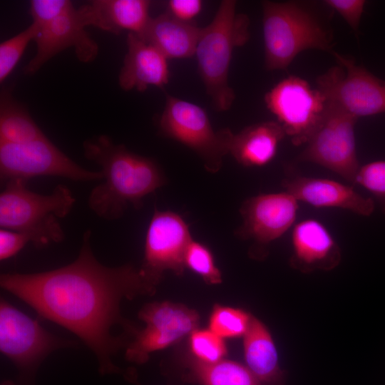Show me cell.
Segmentation results:
<instances>
[{"mask_svg": "<svg viewBox=\"0 0 385 385\" xmlns=\"http://www.w3.org/2000/svg\"><path fill=\"white\" fill-rule=\"evenodd\" d=\"M127 53L118 76L120 88L144 91L149 86L164 87L170 80L168 58L133 33L127 36Z\"/></svg>", "mask_w": 385, "mask_h": 385, "instance_id": "obj_18", "label": "cell"}, {"mask_svg": "<svg viewBox=\"0 0 385 385\" xmlns=\"http://www.w3.org/2000/svg\"><path fill=\"white\" fill-rule=\"evenodd\" d=\"M159 127L163 135L195 152L211 173L220 170L230 153L234 133L229 128L215 130L205 111L188 101L167 95Z\"/></svg>", "mask_w": 385, "mask_h": 385, "instance_id": "obj_7", "label": "cell"}, {"mask_svg": "<svg viewBox=\"0 0 385 385\" xmlns=\"http://www.w3.org/2000/svg\"><path fill=\"white\" fill-rule=\"evenodd\" d=\"M354 183L369 191L385 213V160H375L361 165Z\"/></svg>", "mask_w": 385, "mask_h": 385, "instance_id": "obj_29", "label": "cell"}, {"mask_svg": "<svg viewBox=\"0 0 385 385\" xmlns=\"http://www.w3.org/2000/svg\"><path fill=\"white\" fill-rule=\"evenodd\" d=\"M298 210V200L285 190L249 197L240 207L242 223L235 233L257 247L267 246L294 225Z\"/></svg>", "mask_w": 385, "mask_h": 385, "instance_id": "obj_15", "label": "cell"}, {"mask_svg": "<svg viewBox=\"0 0 385 385\" xmlns=\"http://www.w3.org/2000/svg\"><path fill=\"white\" fill-rule=\"evenodd\" d=\"M262 6L267 70L287 68L299 53L306 50L333 51L330 30L304 4L264 1Z\"/></svg>", "mask_w": 385, "mask_h": 385, "instance_id": "obj_4", "label": "cell"}, {"mask_svg": "<svg viewBox=\"0 0 385 385\" xmlns=\"http://www.w3.org/2000/svg\"><path fill=\"white\" fill-rule=\"evenodd\" d=\"M265 102L296 146L307 143L322 122L328 104L317 88L295 76L278 82L265 94Z\"/></svg>", "mask_w": 385, "mask_h": 385, "instance_id": "obj_11", "label": "cell"}, {"mask_svg": "<svg viewBox=\"0 0 385 385\" xmlns=\"http://www.w3.org/2000/svg\"><path fill=\"white\" fill-rule=\"evenodd\" d=\"M190 346L195 358L212 363L225 359L227 346L222 337L210 329H195L190 334Z\"/></svg>", "mask_w": 385, "mask_h": 385, "instance_id": "obj_28", "label": "cell"}, {"mask_svg": "<svg viewBox=\"0 0 385 385\" xmlns=\"http://www.w3.org/2000/svg\"><path fill=\"white\" fill-rule=\"evenodd\" d=\"M57 176L74 181L103 179L101 171L84 168L58 148L46 136L33 141L0 142V177L4 183L12 180Z\"/></svg>", "mask_w": 385, "mask_h": 385, "instance_id": "obj_8", "label": "cell"}, {"mask_svg": "<svg viewBox=\"0 0 385 385\" xmlns=\"http://www.w3.org/2000/svg\"><path fill=\"white\" fill-rule=\"evenodd\" d=\"M37 33L36 25L33 22L28 28L0 44V82L11 73L26 48Z\"/></svg>", "mask_w": 385, "mask_h": 385, "instance_id": "obj_27", "label": "cell"}, {"mask_svg": "<svg viewBox=\"0 0 385 385\" xmlns=\"http://www.w3.org/2000/svg\"><path fill=\"white\" fill-rule=\"evenodd\" d=\"M181 379L200 385H260L246 365L225 359L212 363L190 359Z\"/></svg>", "mask_w": 385, "mask_h": 385, "instance_id": "obj_23", "label": "cell"}, {"mask_svg": "<svg viewBox=\"0 0 385 385\" xmlns=\"http://www.w3.org/2000/svg\"><path fill=\"white\" fill-rule=\"evenodd\" d=\"M147 0H95L79 8L85 22L104 31L140 36L151 17Z\"/></svg>", "mask_w": 385, "mask_h": 385, "instance_id": "obj_19", "label": "cell"}, {"mask_svg": "<svg viewBox=\"0 0 385 385\" xmlns=\"http://www.w3.org/2000/svg\"><path fill=\"white\" fill-rule=\"evenodd\" d=\"M247 367L260 385H284L285 374L279 364L272 337L266 326L252 317L243 336Z\"/></svg>", "mask_w": 385, "mask_h": 385, "instance_id": "obj_22", "label": "cell"}, {"mask_svg": "<svg viewBox=\"0 0 385 385\" xmlns=\"http://www.w3.org/2000/svg\"><path fill=\"white\" fill-rule=\"evenodd\" d=\"M236 1L222 0L212 21L202 28L197 45L199 74L214 108L228 111L235 93L228 82L232 53L250 38V19L236 11Z\"/></svg>", "mask_w": 385, "mask_h": 385, "instance_id": "obj_3", "label": "cell"}, {"mask_svg": "<svg viewBox=\"0 0 385 385\" xmlns=\"http://www.w3.org/2000/svg\"><path fill=\"white\" fill-rule=\"evenodd\" d=\"M192 240L189 227L180 215L155 209L146 231L140 268L158 284L167 270L182 274L185 255Z\"/></svg>", "mask_w": 385, "mask_h": 385, "instance_id": "obj_14", "label": "cell"}, {"mask_svg": "<svg viewBox=\"0 0 385 385\" xmlns=\"http://www.w3.org/2000/svg\"><path fill=\"white\" fill-rule=\"evenodd\" d=\"M338 65L317 77V88L328 102L356 118L385 113V81L333 51Z\"/></svg>", "mask_w": 385, "mask_h": 385, "instance_id": "obj_10", "label": "cell"}, {"mask_svg": "<svg viewBox=\"0 0 385 385\" xmlns=\"http://www.w3.org/2000/svg\"><path fill=\"white\" fill-rule=\"evenodd\" d=\"M138 317L145 326L137 329L125 348L126 359L138 364L145 363L151 353L190 334L197 329L200 321L196 311L170 302L146 304Z\"/></svg>", "mask_w": 385, "mask_h": 385, "instance_id": "obj_13", "label": "cell"}, {"mask_svg": "<svg viewBox=\"0 0 385 385\" xmlns=\"http://www.w3.org/2000/svg\"><path fill=\"white\" fill-rule=\"evenodd\" d=\"M86 230L76 259L63 267L37 273H2L0 285L33 308L39 317L78 337L96 355L101 373L118 371L113 356L127 344L116 326L134 335L136 329L120 312L123 299L153 294L158 285L140 268L108 267L94 255Z\"/></svg>", "mask_w": 385, "mask_h": 385, "instance_id": "obj_1", "label": "cell"}, {"mask_svg": "<svg viewBox=\"0 0 385 385\" xmlns=\"http://www.w3.org/2000/svg\"><path fill=\"white\" fill-rule=\"evenodd\" d=\"M75 345L52 334L36 319L1 298L0 351L21 370L32 371L51 352Z\"/></svg>", "mask_w": 385, "mask_h": 385, "instance_id": "obj_12", "label": "cell"}, {"mask_svg": "<svg viewBox=\"0 0 385 385\" xmlns=\"http://www.w3.org/2000/svg\"><path fill=\"white\" fill-rule=\"evenodd\" d=\"M0 193V227L28 235L36 247L58 243L65 237L60 223L72 210L76 198L64 185L48 195L29 190L26 182L12 180Z\"/></svg>", "mask_w": 385, "mask_h": 385, "instance_id": "obj_5", "label": "cell"}, {"mask_svg": "<svg viewBox=\"0 0 385 385\" xmlns=\"http://www.w3.org/2000/svg\"><path fill=\"white\" fill-rule=\"evenodd\" d=\"M29 242H31V239L28 235L19 231L1 228L0 260L4 261L15 256Z\"/></svg>", "mask_w": 385, "mask_h": 385, "instance_id": "obj_31", "label": "cell"}, {"mask_svg": "<svg viewBox=\"0 0 385 385\" xmlns=\"http://www.w3.org/2000/svg\"><path fill=\"white\" fill-rule=\"evenodd\" d=\"M86 158L101 167V183L88 197V206L99 217L115 220L129 206L138 209L143 198L166 183L165 175L153 159L115 144L106 135L86 140L83 143Z\"/></svg>", "mask_w": 385, "mask_h": 385, "instance_id": "obj_2", "label": "cell"}, {"mask_svg": "<svg viewBox=\"0 0 385 385\" xmlns=\"http://www.w3.org/2000/svg\"><path fill=\"white\" fill-rule=\"evenodd\" d=\"M285 136L277 121L252 124L233 134L230 153L243 166L262 167L274 158Z\"/></svg>", "mask_w": 385, "mask_h": 385, "instance_id": "obj_21", "label": "cell"}, {"mask_svg": "<svg viewBox=\"0 0 385 385\" xmlns=\"http://www.w3.org/2000/svg\"><path fill=\"white\" fill-rule=\"evenodd\" d=\"M202 28L173 17L168 12L151 18L139 36L168 58H185L195 54Z\"/></svg>", "mask_w": 385, "mask_h": 385, "instance_id": "obj_20", "label": "cell"}, {"mask_svg": "<svg viewBox=\"0 0 385 385\" xmlns=\"http://www.w3.org/2000/svg\"><path fill=\"white\" fill-rule=\"evenodd\" d=\"M282 185L298 202L315 207L339 208L361 216H370L375 209L373 198L334 180L294 175L284 178Z\"/></svg>", "mask_w": 385, "mask_h": 385, "instance_id": "obj_16", "label": "cell"}, {"mask_svg": "<svg viewBox=\"0 0 385 385\" xmlns=\"http://www.w3.org/2000/svg\"><path fill=\"white\" fill-rule=\"evenodd\" d=\"M291 266L302 272L329 271L341 262V249L328 228L314 218L302 220L292 227Z\"/></svg>", "mask_w": 385, "mask_h": 385, "instance_id": "obj_17", "label": "cell"}, {"mask_svg": "<svg viewBox=\"0 0 385 385\" xmlns=\"http://www.w3.org/2000/svg\"><path fill=\"white\" fill-rule=\"evenodd\" d=\"M324 4L336 11L354 33L359 30L360 20L364 10V0H326Z\"/></svg>", "mask_w": 385, "mask_h": 385, "instance_id": "obj_30", "label": "cell"}, {"mask_svg": "<svg viewBox=\"0 0 385 385\" xmlns=\"http://www.w3.org/2000/svg\"><path fill=\"white\" fill-rule=\"evenodd\" d=\"M202 7L200 0H170L168 3L167 12L178 20L190 22L200 14Z\"/></svg>", "mask_w": 385, "mask_h": 385, "instance_id": "obj_32", "label": "cell"}, {"mask_svg": "<svg viewBox=\"0 0 385 385\" xmlns=\"http://www.w3.org/2000/svg\"><path fill=\"white\" fill-rule=\"evenodd\" d=\"M184 262L185 267L200 275L207 283H221V272L211 251L205 245L192 240L187 248Z\"/></svg>", "mask_w": 385, "mask_h": 385, "instance_id": "obj_26", "label": "cell"}, {"mask_svg": "<svg viewBox=\"0 0 385 385\" xmlns=\"http://www.w3.org/2000/svg\"><path fill=\"white\" fill-rule=\"evenodd\" d=\"M29 11L37 27L36 53L25 66V73L34 74L52 57L71 47L82 62L96 58L98 45L86 32L87 25L80 9L71 1L33 0Z\"/></svg>", "mask_w": 385, "mask_h": 385, "instance_id": "obj_6", "label": "cell"}, {"mask_svg": "<svg viewBox=\"0 0 385 385\" xmlns=\"http://www.w3.org/2000/svg\"><path fill=\"white\" fill-rule=\"evenodd\" d=\"M252 317L240 309L215 306L210 317L209 327L222 339L239 337L247 332Z\"/></svg>", "mask_w": 385, "mask_h": 385, "instance_id": "obj_25", "label": "cell"}, {"mask_svg": "<svg viewBox=\"0 0 385 385\" xmlns=\"http://www.w3.org/2000/svg\"><path fill=\"white\" fill-rule=\"evenodd\" d=\"M139 385V384H138Z\"/></svg>", "mask_w": 385, "mask_h": 385, "instance_id": "obj_33", "label": "cell"}, {"mask_svg": "<svg viewBox=\"0 0 385 385\" xmlns=\"http://www.w3.org/2000/svg\"><path fill=\"white\" fill-rule=\"evenodd\" d=\"M357 120L341 107L328 102L322 122L297 155V161L317 164L354 183L361 166L354 133Z\"/></svg>", "mask_w": 385, "mask_h": 385, "instance_id": "obj_9", "label": "cell"}, {"mask_svg": "<svg viewBox=\"0 0 385 385\" xmlns=\"http://www.w3.org/2000/svg\"><path fill=\"white\" fill-rule=\"evenodd\" d=\"M46 135L26 108L4 90L0 98V142L21 143Z\"/></svg>", "mask_w": 385, "mask_h": 385, "instance_id": "obj_24", "label": "cell"}]
</instances>
